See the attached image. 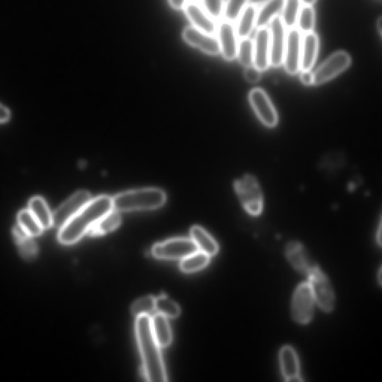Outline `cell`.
Segmentation results:
<instances>
[{
  "label": "cell",
  "mask_w": 382,
  "mask_h": 382,
  "mask_svg": "<svg viewBox=\"0 0 382 382\" xmlns=\"http://www.w3.org/2000/svg\"><path fill=\"white\" fill-rule=\"evenodd\" d=\"M113 210L112 198L108 196L92 199L67 223L61 227L58 241L65 245L79 241L103 216Z\"/></svg>",
  "instance_id": "obj_1"
},
{
  "label": "cell",
  "mask_w": 382,
  "mask_h": 382,
  "mask_svg": "<svg viewBox=\"0 0 382 382\" xmlns=\"http://www.w3.org/2000/svg\"><path fill=\"white\" fill-rule=\"evenodd\" d=\"M136 332L142 357L144 376L150 382L167 381L161 347L153 336L150 316L144 315L136 318Z\"/></svg>",
  "instance_id": "obj_2"
},
{
  "label": "cell",
  "mask_w": 382,
  "mask_h": 382,
  "mask_svg": "<svg viewBox=\"0 0 382 382\" xmlns=\"http://www.w3.org/2000/svg\"><path fill=\"white\" fill-rule=\"evenodd\" d=\"M167 196L159 189H143L123 192L112 198L113 209L118 212L154 210L161 207Z\"/></svg>",
  "instance_id": "obj_3"
},
{
  "label": "cell",
  "mask_w": 382,
  "mask_h": 382,
  "mask_svg": "<svg viewBox=\"0 0 382 382\" xmlns=\"http://www.w3.org/2000/svg\"><path fill=\"white\" fill-rule=\"evenodd\" d=\"M234 186L246 211L253 216H259L263 209V196L253 175H244L242 179L236 180Z\"/></svg>",
  "instance_id": "obj_4"
},
{
  "label": "cell",
  "mask_w": 382,
  "mask_h": 382,
  "mask_svg": "<svg viewBox=\"0 0 382 382\" xmlns=\"http://www.w3.org/2000/svg\"><path fill=\"white\" fill-rule=\"evenodd\" d=\"M307 276L317 305L326 312H332L335 297L326 276L317 266H313Z\"/></svg>",
  "instance_id": "obj_5"
},
{
  "label": "cell",
  "mask_w": 382,
  "mask_h": 382,
  "mask_svg": "<svg viewBox=\"0 0 382 382\" xmlns=\"http://www.w3.org/2000/svg\"><path fill=\"white\" fill-rule=\"evenodd\" d=\"M197 251L198 248L191 239H174L154 245L152 254L159 260H182Z\"/></svg>",
  "instance_id": "obj_6"
},
{
  "label": "cell",
  "mask_w": 382,
  "mask_h": 382,
  "mask_svg": "<svg viewBox=\"0 0 382 382\" xmlns=\"http://www.w3.org/2000/svg\"><path fill=\"white\" fill-rule=\"evenodd\" d=\"M315 301L308 282L299 285L292 301V315L298 324H307L312 321Z\"/></svg>",
  "instance_id": "obj_7"
},
{
  "label": "cell",
  "mask_w": 382,
  "mask_h": 382,
  "mask_svg": "<svg viewBox=\"0 0 382 382\" xmlns=\"http://www.w3.org/2000/svg\"><path fill=\"white\" fill-rule=\"evenodd\" d=\"M351 64V58L344 51H339L330 56L315 72L314 85L319 86L334 79L347 70Z\"/></svg>",
  "instance_id": "obj_8"
},
{
  "label": "cell",
  "mask_w": 382,
  "mask_h": 382,
  "mask_svg": "<svg viewBox=\"0 0 382 382\" xmlns=\"http://www.w3.org/2000/svg\"><path fill=\"white\" fill-rule=\"evenodd\" d=\"M270 65L278 67L284 62L286 46V28L281 17H275L270 23Z\"/></svg>",
  "instance_id": "obj_9"
},
{
  "label": "cell",
  "mask_w": 382,
  "mask_h": 382,
  "mask_svg": "<svg viewBox=\"0 0 382 382\" xmlns=\"http://www.w3.org/2000/svg\"><path fill=\"white\" fill-rule=\"evenodd\" d=\"M92 200L86 191H79L62 204L53 214L54 225L61 229Z\"/></svg>",
  "instance_id": "obj_10"
},
{
  "label": "cell",
  "mask_w": 382,
  "mask_h": 382,
  "mask_svg": "<svg viewBox=\"0 0 382 382\" xmlns=\"http://www.w3.org/2000/svg\"><path fill=\"white\" fill-rule=\"evenodd\" d=\"M251 105L256 115L267 127L277 125L278 118L276 109L266 92L261 88L252 90L249 95Z\"/></svg>",
  "instance_id": "obj_11"
},
{
  "label": "cell",
  "mask_w": 382,
  "mask_h": 382,
  "mask_svg": "<svg viewBox=\"0 0 382 382\" xmlns=\"http://www.w3.org/2000/svg\"><path fill=\"white\" fill-rule=\"evenodd\" d=\"M302 40V33L298 29H289L283 62L285 70L289 74L295 75L301 70Z\"/></svg>",
  "instance_id": "obj_12"
},
{
  "label": "cell",
  "mask_w": 382,
  "mask_h": 382,
  "mask_svg": "<svg viewBox=\"0 0 382 382\" xmlns=\"http://www.w3.org/2000/svg\"><path fill=\"white\" fill-rule=\"evenodd\" d=\"M182 38L186 43L206 54L216 56L221 54L218 39L193 26L186 27L183 31Z\"/></svg>",
  "instance_id": "obj_13"
},
{
  "label": "cell",
  "mask_w": 382,
  "mask_h": 382,
  "mask_svg": "<svg viewBox=\"0 0 382 382\" xmlns=\"http://www.w3.org/2000/svg\"><path fill=\"white\" fill-rule=\"evenodd\" d=\"M253 65L260 71H265L270 65V29H257L253 40Z\"/></svg>",
  "instance_id": "obj_14"
},
{
  "label": "cell",
  "mask_w": 382,
  "mask_h": 382,
  "mask_svg": "<svg viewBox=\"0 0 382 382\" xmlns=\"http://www.w3.org/2000/svg\"><path fill=\"white\" fill-rule=\"evenodd\" d=\"M218 39L223 57L226 61H230L235 59L239 42H237L235 29L232 23L224 20V22L220 24Z\"/></svg>",
  "instance_id": "obj_15"
},
{
  "label": "cell",
  "mask_w": 382,
  "mask_h": 382,
  "mask_svg": "<svg viewBox=\"0 0 382 382\" xmlns=\"http://www.w3.org/2000/svg\"><path fill=\"white\" fill-rule=\"evenodd\" d=\"M184 9L186 16L193 25L192 26L205 33L212 35L216 33V26L214 19L204 11L198 3L189 2Z\"/></svg>",
  "instance_id": "obj_16"
},
{
  "label": "cell",
  "mask_w": 382,
  "mask_h": 382,
  "mask_svg": "<svg viewBox=\"0 0 382 382\" xmlns=\"http://www.w3.org/2000/svg\"><path fill=\"white\" fill-rule=\"evenodd\" d=\"M282 373L285 381L289 382L302 381L301 367L297 354L290 346L284 347L280 353Z\"/></svg>",
  "instance_id": "obj_17"
},
{
  "label": "cell",
  "mask_w": 382,
  "mask_h": 382,
  "mask_svg": "<svg viewBox=\"0 0 382 382\" xmlns=\"http://www.w3.org/2000/svg\"><path fill=\"white\" fill-rule=\"evenodd\" d=\"M285 253L287 259L295 269L304 275H308L312 266L310 263L304 246L299 242H290L287 244Z\"/></svg>",
  "instance_id": "obj_18"
},
{
  "label": "cell",
  "mask_w": 382,
  "mask_h": 382,
  "mask_svg": "<svg viewBox=\"0 0 382 382\" xmlns=\"http://www.w3.org/2000/svg\"><path fill=\"white\" fill-rule=\"evenodd\" d=\"M319 38L314 32L305 34L302 40L301 70H311L318 54Z\"/></svg>",
  "instance_id": "obj_19"
},
{
  "label": "cell",
  "mask_w": 382,
  "mask_h": 382,
  "mask_svg": "<svg viewBox=\"0 0 382 382\" xmlns=\"http://www.w3.org/2000/svg\"><path fill=\"white\" fill-rule=\"evenodd\" d=\"M150 319L152 332L158 344L160 347H168L172 342L173 335L168 318L158 313Z\"/></svg>",
  "instance_id": "obj_20"
},
{
  "label": "cell",
  "mask_w": 382,
  "mask_h": 382,
  "mask_svg": "<svg viewBox=\"0 0 382 382\" xmlns=\"http://www.w3.org/2000/svg\"><path fill=\"white\" fill-rule=\"evenodd\" d=\"M191 239L198 246V250L210 257L219 251V246L213 237L202 227L194 225L191 230Z\"/></svg>",
  "instance_id": "obj_21"
},
{
  "label": "cell",
  "mask_w": 382,
  "mask_h": 382,
  "mask_svg": "<svg viewBox=\"0 0 382 382\" xmlns=\"http://www.w3.org/2000/svg\"><path fill=\"white\" fill-rule=\"evenodd\" d=\"M285 0H270L264 3L257 12L255 25L256 29L266 27L271 20L283 9Z\"/></svg>",
  "instance_id": "obj_22"
},
{
  "label": "cell",
  "mask_w": 382,
  "mask_h": 382,
  "mask_svg": "<svg viewBox=\"0 0 382 382\" xmlns=\"http://www.w3.org/2000/svg\"><path fill=\"white\" fill-rule=\"evenodd\" d=\"M29 210L32 212L44 230L54 225L53 214L42 198L35 197L29 201Z\"/></svg>",
  "instance_id": "obj_23"
},
{
  "label": "cell",
  "mask_w": 382,
  "mask_h": 382,
  "mask_svg": "<svg viewBox=\"0 0 382 382\" xmlns=\"http://www.w3.org/2000/svg\"><path fill=\"white\" fill-rule=\"evenodd\" d=\"M257 9L255 6L248 5L244 8L237 22L235 32L237 37L243 39L249 38L255 25Z\"/></svg>",
  "instance_id": "obj_24"
},
{
  "label": "cell",
  "mask_w": 382,
  "mask_h": 382,
  "mask_svg": "<svg viewBox=\"0 0 382 382\" xmlns=\"http://www.w3.org/2000/svg\"><path fill=\"white\" fill-rule=\"evenodd\" d=\"M121 223V216L118 212L111 210L89 230L88 233L93 236H100L108 234L116 230Z\"/></svg>",
  "instance_id": "obj_25"
},
{
  "label": "cell",
  "mask_w": 382,
  "mask_h": 382,
  "mask_svg": "<svg viewBox=\"0 0 382 382\" xmlns=\"http://www.w3.org/2000/svg\"><path fill=\"white\" fill-rule=\"evenodd\" d=\"M210 257L198 250L181 260L180 269L186 273L198 272L209 264Z\"/></svg>",
  "instance_id": "obj_26"
},
{
  "label": "cell",
  "mask_w": 382,
  "mask_h": 382,
  "mask_svg": "<svg viewBox=\"0 0 382 382\" xmlns=\"http://www.w3.org/2000/svg\"><path fill=\"white\" fill-rule=\"evenodd\" d=\"M18 224L31 237H36L43 232L44 229L29 209L20 212L17 216Z\"/></svg>",
  "instance_id": "obj_27"
},
{
  "label": "cell",
  "mask_w": 382,
  "mask_h": 382,
  "mask_svg": "<svg viewBox=\"0 0 382 382\" xmlns=\"http://www.w3.org/2000/svg\"><path fill=\"white\" fill-rule=\"evenodd\" d=\"M296 24L298 30L301 33L313 32L315 26V13L312 6H303L299 10Z\"/></svg>",
  "instance_id": "obj_28"
},
{
  "label": "cell",
  "mask_w": 382,
  "mask_h": 382,
  "mask_svg": "<svg viewBox=\"0 0 382 382\" xmlns=\"http://www.w3.org/2000/svg\"><path fill=\"white\" fill-rule=\"evenodd\" d=\"M301 3V0H285L281 18L285 28L291 29L296 26Z\"/></svg>",
  "instance_id": "obj_29"
},
{
  "label": "cell",
  "mask_w": 382,
  "mask_h": 382,
  "mask_svg": "<svg viewBox=\"0 0 382 382\" xmlns=\"http://www.w3.org/2000/svg\"><path fill=\"white\" fill-rule=\"evenodd\" d=\"M156 310L167 318H177L181 314L179 305L164 295L156 298Z\"/></svg>",
  "instance_id": "obj_30"
},
{
  "label": "cell",
  "mask_w": 382,
  "mask_h": 382,
  "mask_svg": "<svg viewBox=\"0 0 382 382\" xmlns=\"http://www.w3.org/2000/svg\"><path fill=\"white\" fill-rule=\"evenodd\" d=\"M156 310V297L143 296L138 299L131 307V312L136 318L141 316H150Z\"/></svg>",
  "instance_id": "obj_31"
},
{
  "label": "cell",
  "mask_w": 382,
  "mask_h": 382,
  "mask_svg": "<svg viewBox=\"0 0 382 382\" xmlns=\"http://www.w3.org/2000/svg\"><path fill=\"white\" fill-rule=\"evenodd\" d=\"M253 40L249 38L241 39L237 46V57L245 67L253 65Z\"/></svg>",
  "instance_id": "obj_32"
},
{
  "label": "cell",
  "mask_w": 382,
  "mask_h": 382,
  "mask_svg": "<svg viewBox=\"0 0 382 382\" xmlns=\"http://www.w3.org/2000/svg\"><path fill=\"white\" fill-rule=\"evenodd\" d=\"M248 3V0H227L223 15L226 22L232 23L239 18Z\"/></svg>",
  "instance_id": "obj_33"
},
{
  "label": "cell",
  "mask_w": 382,
  "mask_h": 382,
  "mask_svg": "<svg viewBox=\"0 0 382 382\" xmlns=\"http://www.w3.org/2000/svg\"><path fill=\"white\" fill-rule=\"evenodd\" d=\"M206 13L212 19H218L223 16V0H202Z\"/></svg>",
  "instance_id": "obj_34"
},
{
  "label": "cell",
  "mask_w": 382,
  "mask_h": 382,
  "mask_svg": "<svg viewBox=\"0 0 382 382\" xmlns=\"http://www.w3.org/2000/svg\"><path fill=\"white\" fill-rule=\"evenodd\" d=\"M31 236L26 235L24 237H16L18 241L20 251L25 257H33L36 254L37 249L34 242L31 240Z\"/></svg>",
  "instance_id": "obj_35"
},
{
  "label": "cell",
  "mask_w": 382,
  "mask_h": 382,
  "mask_svg": "<svg viewBox=\"0 0 382 382\" xmlns=\"http://www.w3.org/2000/svg\"><path fill=\"white\" fill-rule=\"evenodd\" d=\"M244 75L247 81L250 82V83H256L262 78V71L254 66H250L246 67Z\"/></svg>",
  "instance_id": "obj_36"
},
{
  "label": "cell",
  "mask_w": 382,
  "mask_h": 382,
  "mask_svg": "<svg viewBox=\"0 0 382 382\" xmlns=\"http://www.w3.org/2000/svg\"><path fill=\"white\" fill-rule=\"evenodd\" d=\"M301 80L305 86L314 85V74L311 70L303 71L301 75Z\"/></svg>",
  "instance_id": "obj_37"
},
{
  "label": "cell",
  "mask_w": 382,
  "mask_h": 382,
  "mask_svg": "<svg viewBox=\"0 0 382 382\" xmlns=\"http://www.w3.org/2000/svg\"><path fill=\"white\" fill-rule=\"evenodd\" d=\"M10 119L9 110L0 104V123L6 122Z\"/></svg>",
  "instance_id": "obj_38"
},
{
  "label": "cell",
  "mask_w": 382,
  "mask_h": 382,
  "mask_svg": "<svg viewBox=\"0 0 382 382\" xmlns=\"http://www.w3.org/2000/svg\"><path fill=\"white\" fill-rule=\"evenodd\" d=\"M170 6L177 10H182L187 5V0H168Z\"/></svg>",
  "instance_id": "obj_39"
},
{
  "label": "cell",
  "mask_w": 382,
  "mask_h": 382,
  "mask_svg": "<svg viewBox=\"0 0 382 382\" xmlns=\"http://www.w3.org/2000/svg\"><path fill=\"white\" fill-rule=\"evenodd\" d=\"M268 1H270V0H248V3H250V5H253L255 6L264 4Z\"/></svg>",
  "instance_id": "obj_40"
},
{
  "label": "cell",
  "mask_w": 382,
  "mask_h": 382,
  "mask_svg": "<svg viewBox=\"0 0 382 382\" xmlns=\"http://www.w3.org/2000/svg\"><path fill=\"white\" fill-rule=\"evenodd\" d=\"M376 28L380 35H382V17H379L376 22Z\"/></svg>",
  "instance_id": "obj_41"
},
{
  "label": "cell",
  "mask_w": 382,
  "mask_h": 382,
  "mask_svg": "<svg viewBox=\"0 0 382 382\" xmlns=\"http://www.w3.org/2000/svg\"><path fill=\"white\" fill-rule=\"evenodd\" d=\"M316 1L317 0H301V3H302L303 6H312Z\"/></svg>",
  "instance_id": "obj_42"
},
{
  "label": "cell",
  "mask_w": 382,
  "mask_h": 382,
  "mask_svg": "<svg viewBox=\"0 0 382 382\" xmlns=\"http://www.w3.org/2000/svg\"><path fill=\"white\" fill-rule=\"evenodd\" d=\"M377 241L379 242V246L381 244V222L380 221L379 225V230L377 232Z\"/></svg>",
  "instance_id": "obj_43"
},
{
  "label": "cell",
  "mask_w": 382,
  "mask_h": 382,
  "mask_svg": "<svg viewBox=\"0 0 382 382\" xmlns=\"http://www.w3.org/2000/svg\"><path fill=\"white\" fill-rule=\"evenodd\" d=\"M381 268H380V270H379V282L380 284H381Z\"/></svg>",
  "instance_id": "obj_44"
},
{
  "label": "cell",
  "mask_w": 382,
  "mask_h": 382,
  "mask_svg": "<svg viewBox=\"0 0 382 382\" xmlns=\"http://www.w3.org/2000/svg\"><path fill=\"white\" fill-rule=\"evenodd\" d=\"M200 1V0H190V2L198 3Z\"/></svg>",
  "instance_id": "obj_45"
}]
</instances>
